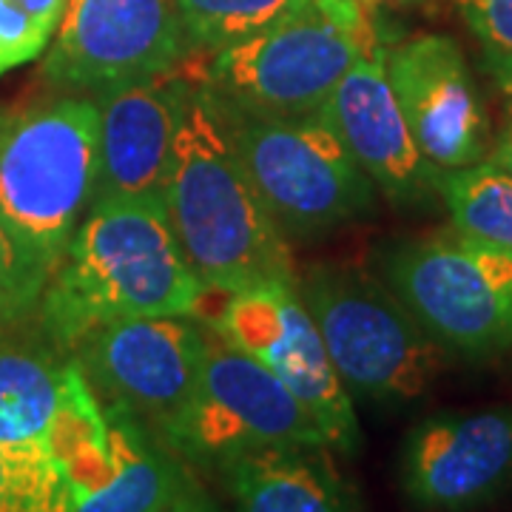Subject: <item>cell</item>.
<instances>
[{
	"label": "cell",
	"mask_w": 512,
	"mask_h": 512,
	"mask_svg": "<svg viewBox=\"0 0 512 512\" xmlns=\"http://www.w3.org/2000/svg\"><path fill=\"white\" fill-rule=\"evenodd\" d=\"M211 291L188 265L163 197L89 205L40 296V325L60 350L109 322L200 316Z\"/></svg>",
	"instance_id": "obj_1"
},
{
	"label": "cell",
	"mask_w": 512,
	"mask_h": 512,
	"mask_svg": "<svg viewBox=\"0 0 512 512\" xmlns=\"http://www.w3.org/2000/svg\"><path fill=\"white\" fill-rule=\"evenodd\" d=\"M165 214L188 265L217 296L296 282L291 239L239 163L205 86L188 89L163 183Z\"/></svg>",
	"instance_id": "obj_2"
},
{
	"label": "cell",
	"mask_w": 512,
	"mask_h": 512,
	"mask_svg": "<svg viewBox=\"0 0 512 512\" xmlns=\"http://www.w3.org/2000/svg\"><path fill=\"white\" fill-rule=\"evenodd\" d=\"M97 126L89 97L0 111V220L49 276L92 205Z\"/></svg>",
	"instance_id": "obj_3"
},
{
	"label": "cell",
	"mask_w": 512,
	"mask_h": 512,
	"mask_svg": "<svg viewBox=\"0 0 512 512\" xmlns=\"http://www.w3.org/2000/svg\"><path fill=\"white\" fill-rule=\"evenodd\" d=\"M379 52L367 0H313L274 29L211 52L200 86L237 109L305 117L328 103L362 57Z\"/></svg>",
	"instance_id": "obj_4"
},
{
	"label": "cell",
	"mask_w": 512,
	"mask_h": 512,
	"mask_svg": "<svg viewBox=\"0 0 512 512\" xmlns=\"http://www.w3.org/2000/svg\"><path fill=\"white\" fill-rule=\"evenodd\" d=\"M345 390L370 404H410L439 379L447 350L387 282L359 268L311 265L296 276Z\"/></svg>",
	"instance_id": "obj_5"
},
{
	"label": "cell",
	"mask_w": 512,
	"mask_h": 512,
	"mask_svg": "<svg viewBox=\"0 0 512 512\" xmlns=\"http://www.w3.org/2000/svg\"><path fill=\"white\" fill-rule=\"evenodd\" d=\"M211 97L239 163L285 237H316L370 214L376 185L319 111L276 117Z\"/></svg>",
	"instance_id": "obj_6"
},
{
	"label": "cell",
	"mask_w": 512,
	"mask_h": 512,
	"mask_svg": "<svg viewBox=\"0 0 512 512\" xmlns=\"http://www.w3.org/2000/svg\"><path fill=\"white\" fill-rule=\"evenodd\" d=\"M384 282L444 350L493 356L512 345V254L461 234L404 242Z\"/></svg>",
	"instance_id": "obj_7"
},
{
	"label": "cell",
	"mask_w": 512,
	"mask_h": 512,
	"mask_svg": "<svg viewBox=\"0 0 512 512\" xmlns=\"http://www.w3.org/2000/svg\"><path fill=\"white\" fill-rule=\"evenodd\" d=\"M163 441L191 461H222L265 447L330 450L322 424L291 387L214 328L205 330L194 399Z\"/></svg>",
	"instance_id": "obj_8"
},
{
	"label": "cell",
	"mask_w": 512,
	"mask_h": 512,
	"mask_svg": "<svg viewBox=\"0 0 512 512\" xmlns=\"http://www.w3.org/2000/svg\"><path fill=\"white\" fill-rule=\"evenodd\" d=\"M205 328L191 316H143L94 328L74 345L100 407H120L165 439L200 384Z\"/></svg>",
	"instance_id": "obj_9"
},
{
	"label": "cell",
	"mask_w": 512,
	"mask_h": 512,
	"mask_svg": "<svg viewBox=\"0 0 512 512\" xmlns=\"http://www.w3.org/2000/svg\"><path fill=\"white\" fill-rule=\"evenodd\" d=\"M222 299L211 328L291 387L322 424L330 450L353 456L359 450L353 399L330 362L296 282L259 285Z\"/></svg>",
	"instance_id": "obj_10"
},
{
	"label": "cell",
	"mask_w": 512,
	"mask_h": 512,
	"mask_svg": "<svg viewBox=\"0 0 512 512\" xmlns=\"http://www.w3.org/2000/svg\"><path fill=\"white\" fill-rule=\"evenodd\" d=\"M188 52L171 0H69L43 80L103 92L177 72Z\"/></svg>",
	"instance_id": "obj_11"
},
{
	"label": "cell",
	"mask_w": 512,
	"mask_h": 512,
	"mask_svg": "<svg viewBox=\"0 0 512 512\" xmlns=\"http://www.w3.org/2000/svg\"><path fill=\"white\" fill-rule=\"evenodd\" d=\"M384 69L427 163L456 171L487 160V111L453 37H410L384 52Z\"/></svg>",
	"instance_id": "obj_12"
},
{
	"label": "cell",
	"mask_w": 512,
	"mask_h": 512,
	"mask_svg": "<svg viewBox=\"0 0 512 512\" xmlns=\"http://www.w3.org/2000/svg\"><path fill=\"white\" fill-rule=\"evenodd\" d=\"M404 495L430 512H470L512 487V413L504 407L441 413L402 447Z\"/></svg>",
	"instance_id": "obj_13"
},
{
	"label": "cell",
	"mask_w": 512,
	"mask_h": 512,
	"mask_svg": "<svg viewBox=\"0 0 512 512\" xmlns=\"http://www.w3.org/2000/svg\"><path fill=\"white\" fill-rule=\"evenodd\" d=\"M191 83L177 72L97 92V180L92 202L163 197L168 157Z\"/></svg>",
	"instance_id": "obj_14"
},
{
	"label": "cell",
	"mask_w": 512,
	"mask_h": 512,
	"mask_svg": "<svg viewBox=\"0 0 512 512\" xmlns=\"http://www.w3.org/2000/svg\"><path fill=\"white\" fill-rule=\"evenodd\" d=\"M319 114L328 120L376 191L390 202H424L439 191L441 171L427 163L404 123L387 80L384 52L362 57L339 80Z\"/></svg>",
	"instance_id": "obj_15"
},
{
	"label": "cell",
	"mask_w": 512,
	"mask_h": 512,
	"mask_svg": "<svg viewBox=\"0 0 512 512\" xmlns=\"http://www.w3.org/2000/svg\"><path fill=\"white\" fill-rule=\"evenodd\" d=\"M217 464L234 512H359L325 447H265Z\"/></svg>",
	"instance_id": "obj_16"
},
{
	"label": "cell",
	"mask_w": 512,
	"mask_h": 512,
	"mask_svg": "<svg viewBox=\"0 0 512 512\" xmlns=\"http://www.w3.org/2000/svg\"><path fill=\"white\" fill-rule=\"evenodd\" d=\"M109 421V478L74 504L72 512H165L183 498L194 478L163 439L120 407H103Z\"/></svg>",
	"instance_id": "obj_17"
},
{
	"label": "cell",
	"mask_w": 512,
	"mask_h": 512,
	"mask_svg": "<svg viewBox=\"0 0 512 512\" xmlns=\"http://www.w3.org/2000/svg\"><path fill=\"white\" fill-rule=\"evenodd\" d=\"M63 353L52 342H0V439L49 444L74 370Z\"/></svg>",
	"instance_id": "obj_18"
},
{
	"label": "cell",
	"mask_w": 512,
	"mask_h": 512,
	"mask_svg": "<svg viewBox=\"0 0 512 512\" xmlns=\"http://www.w3.org/2000/svg\"><path fill=\"white\" fill-rule=\"evenodd\" d=\"M439 194L456 234L512 254V177L490 160H481L441 171Z\"/></svg>",
	"instance_id": "obj_19"
},
{
	"label": "cell",
	"mask_w": 512,
	"mask_h": 512,
	"mask_svg": "<svg viewBox=\"0 0 512 512\" xmlns=\"http://www.w3.org/2000/svg\"><path fill=\"white\" fill-rule=\"evenodd\" d=\"M188 49L220 52L299 15L313 0H171Z\"/></svg>",
	"instance_id": "obj_20"
},
{
	"label": "cell",
	"mask_w": 512,
	"mask_h": 512,
	"mask_svg": "<svg viewBox=\"0 0 512 512\" xmlns=\"http://www.w3.org/2000/svg\"><path fill=\"white\" fill-rule=\"evenodd\" d=\"M72 510V484L49 444L0 439V512Z\"/></svg>",
	"instance_id": "obj_21"
},
{
	"label": "cell",
	"mask_w": 512,
	"mask_h": 512,
	"mask_svg": "<svg viewBox=\"0 0 512 512\" xmlns=\"http://www.w3.org/2000/svg\"><path fill=\"white\" fill-rule=\"evenodd\" d=\"M69 0H0V77L46 52Z\"/></svg>",
	"instance_id": "obj_22"
},
{
	"label": "cell",
	"mask_w": 512,
	"mask_h": 512,
	"mask_svg": "<svg viewBox=\"0 0 512 512\" xmlns=\"http://www.w3.org/2000/svg\"><path fill=\"white\" fill-rule=\"evenodd\" d=\"M49 271L20 248L0 220V328L20 325L40 308Z\"/></svg>",
	"instance_id": "obj_23"
},
{
	"label": "cell",
	"mask_w": 512,
	"mask_h": 512,
	"mask_svg": "<svg viewBox=\"0 0 512 512\" xmlns=\"http://www.w3.org/2000/svg\"><path fill=\"white\" fill-rule=\"evenodd\" d=\"M470 32L490 57H512V0H456Z\"/></svg>",
	"instance_id": "obj_24"
},
{
	"label": "cell",
	"mask_w": 512,
	"mask_h": 512,
	"mask_svg": "<svg viewBox=\"0 0 512 512\" xmlns=\"http://www.w3.org/2000/svg\"><path fill=\"white\" fill-rule=\"evenodd\" d=\"M487 160H490L495 168H501L507 177H512V111H510V117H507V123H504V128L498 131L495 146Z\"/></svg>",
	"instance_id": "obj_25"
},
{
	"label": "cell",
	"mask_w": 512,
	"mask_h": 512,
	"mask_svg": "<svg viewBox=\"0 0 512 512\" xmlns=\"http://www.w3.org/2000/svg\"><path fill=\"white\" fill-rule=\"evenodd\" d=\"M165 512H220V507H217L208 495L202 493L197 484H191V490H188L171 510Z\"/></svg>",
	"instance_id": "obj_26"
},
{
	"label": "cell",
	"mask_w": 512,
	"mask_h": 512,
	"mask_svg": "<svg viewBox=\"0 0 512 512\" xmlns=\"http://www.w3.org/2000/svg\"><path fill=\"white\" fill-rule=\"evenodd\" d=\"M487 66H490L495 83H498V89L504 92V97H507V103H510V111H512V57L487 55Z\"/></svg>",
	"instance_id": "obj_27"
},
{
	"label": "cell",
	"mask_w": 512,
	"mask_h": 512,
	"mask_svg": "<svg viewBox=\"0 0 512 512\" xmlns=\"http://www.w3.org/2000/svg\"><path fill=\"white\" fill-rule=\"evenodd\" d=\"M367 3H373V0H367Z\"/></svg>",
	"instance_id": "obj_28"
}]
</instances>
